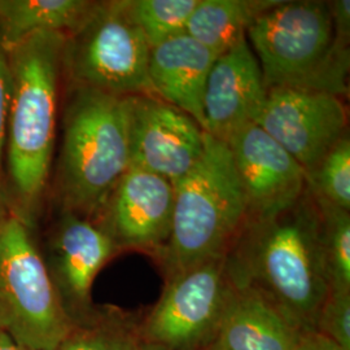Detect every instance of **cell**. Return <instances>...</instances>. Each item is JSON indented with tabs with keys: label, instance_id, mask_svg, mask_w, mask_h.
I'll return each mask as SVG.
<instances>
[{
	"label": "cell",
	"instance_id": "6da1fadb",
	"mask_svg": "<svg viewBox=\"0 0 350 350\" xmlns=\"http://www.w3.org/2000/svg\"><path fill=\"white\" fill-rule=\"evenodd\" d=\"M225 265L234 287L262 295L300 332L314 331L329 283L310 189L282 212L248 217L226 252Z\"/></svg>",
	"mask_w": 350,
	"mask_h": 350
},
{
	"label": "cell",
	"instance_id": "7a4b0ae2",
	"mask_svg": "<svg viewBox=\"0 0 350 350\" xmlns=\"http://www.w3.org/2000/svg\"><path fill=\"white\" fill-rule=\"evenodd\" d=\"M65 36L37 33L7 51L11 96L4 150L8 213L37 230L47 209L63 94Z\"/></svg>",
	"mask_w": 350,
	"mask_h": 350
},
{
	"label": "cell",
	"instance_id": "3957f363",
	"mask_svg": "<svg viewBox=\"0 0 350 350\" xmlns=\"http://www.w3.org/2000/svg\"><path fill=\"white\" fill-rule=\"evenodd\" d=\"M59 130L47 209L92 221L130 167L127 96L63 83Z\"/></svg>",
	"mask_w": 350,
	"mask_h": 350
},
{
	"label": "cell",
	"instance_id": "277c9868",
	"mask_svg": "<svg viewBox=\"0 0 350 350\" xmlns=\"http://www.w3.org/2000/svg\"><path fill=\"white\" fill-rule=\"evenodd\" d=\"M247 40L267 90L348 95L349 44L335 34L328 1H276L253 20Z\"/></svg>",
	"mask_w": 350,
	"mask_h": 350
},
{
	"label": "cell",
	"instance_id": "5b68a950",
	"mask_svg": "<svg viewBox=\"0 0 350 350\" xmlns=\"http://www.w3.org/2000/svg\"><path fill=\"white\" fill-rule=\"evenodd\" d=\"M173 185L172 232L156 258L165 279L225 256L248 217L231 152L225 140L208 133L199 161Z\"/></svg>",
	"mask_w": 350,
	"mask_h": 350
},
{
	"label": "cell",
	"instance_id": "8992f818",
	"mask_svg": "<svg viewBox=\"0 0 350 350\" xmlns=\"http://www.w3.org/2000/svg\"><path fill=\"white\" fill-rule=\"evenodd\" d=\"M150 52L144 34L129 16L126 0L99 1L88 20L65 37L63 83L114 96H154Z\"/></svg>",
	"mask_w": 350,
	"mask_h": 350
},
{
	"label": "cell",
	"instance_id": "52a82bcc",
	"mask_svg": "<svg viewBox=\"0 0 350 350\" xmlns=\"http://www.w3.org/2000/svg\"><path fill=\"white\" fill-rule=\"evenodd\" d=\"M38 248L36 231L0 217V328L20 344L53 350L72 327Z\"/></svg>",
	"mask_w": 350,
	"mask_h": 350
},
{
	"label": "cell",
	"instance_id": "ba28073f",
	"mask_svg": "<svg viewBox=\"0 0 350 350\" xmlns=\"http://www.w3.org/2000/svg\"><path fill=\"white\" fill-rule=\"evenodd\" d=\"M225 256L165 279L161 297L139 322L144 345L160 350H204L209 345L232 287Z\"/></svg>",
	"mask_w": 350,
	"mask_h": 350
},
{
	"label": "cell",
	"instance_id": "9c48e42d",
	"mask_svg": "<svg viewBox=\"0 0 350 350\" xmlns=\"http://www.w3.org/2000/svg\"><path fill=\"white\" fill-rule=\"evenodd\" d=\"M38 248L64 310L72 322L95 306L91 291L118 252L98 226L75 213L47 209L36 230Z\"/></svg>",
	"mask_w": 350,
	"mask_h": 350
},
{
	"label": "cell",
	"instance_id": "30bf717a",
	"mask_svg": "<svg viewBox=\"0 0 350 350\" xmlns=\"http://www.w3.org/2000/svg\"><path fill=\"white\" fill-rule=\"evenodd\" d=\"M174 185L161 175L130 166L92 222L120 253L139 250L157 258L173 225Z\"/></svg>",
	"mask_w": 350,
	"mask_h": 350
},
{
	"label": "cell",
	"instance_id": "8fae6325",
	"mask_svg": "<svg viewBox=\"0 0 350 350\" xmlns=\"http://www.w3.org/2000/svg\"><path fill=\"white\" fill-rule=\"evenodd\" d=\"M258 126L300 163L306 176L340 139L348 133V111L336 95L271 88Z\"/></svg>",
	"mask_w": 350,
	"mask_h": 350
},
{
	"label": "cell",
	"instance_id": "7c38bea8",
	"mask_svg": "<svg viewBox=\"0 0 350 350\" xmlns=\"http://www.w3.org/2000/svg\"><path fill=\"white\" fill-rule=\"evenodd\" d=\"M130 166L175 182L204 152L205 131L188 116L150 95L127 96Z\"/></svg>",
	"mask_w": 350,
	"mask_h": 350
},
{
	"label": "cell",
	"instance_id": "4fadbf2b",
	"mask_svg": "<svg viewBox=\"0 0 350 350\" xmlns=\"http://www.w3.org/2000/svg\"><path fill=\"white\" fill-rule=\"evenodd\" d=\"M225 142L245 195L248 217H269L300 200L308 188L305 170L261 126H241Z\"/></svg>",
	"mask_w": 350,
	"mask_h": 350
},
{
	"label": "cell",
	"instance_id": "5bb4252c",
	"mask_svg": "<svg viewBox=\"0 0 350 350\" xmlns=\"http://www.w3.org/2000/svg\"><path fill=\"white\" fill-rule=\"evenodd\" d=\"M266 98L260 64L245 38L213 64L202 104L205 133L225 140L241 126L258 124Z\"/></svg>",
	"mask_w": 350,
	"mask_h": 350
},
{
	"label": "cell",
	"instance_id": "9a60e30c",
	"mask_svg": "<svg viewBox=\"0 0 350 350\" xmlns=\"http://www.w3.org/2000/svg\"><path fill=\"white\" fill-rule=\"evenodd\" d=\"M217 56L188 34L150 49L148 77L154 96L187 113L205 131L204 94Z\"/></svg>",
	"mask_w": 350,
	"mask_h": 350
},
{
	"label": "cell",
	"instance_id": "2e32d148",
	"mask_svg": "<svg viewBox=\"0 0 350 350\" xmlns=\"http://www.w3.org/2000/svg\"><path fill=\"white\" fill-rule=\"evenodd\" d=\"M301 334L262 295L232 286L219 325L204 350H296Z\"/></svg>",
	"mask_w": 350,
	"mask_h": 350
},
{
	"label": "cell",
	"instance_id": "e0dca14e",
	"mask_svg": "<svg viewBox=\"0 0 350 350\" xmlns=\"http://www.w3.org/2000/svg\"><path fill=\"white\" fill-rule=\"evenodd\" d=\"M99 1L92 0H0V42L12 50L37 33H75Z\"/></svg>",
	"mask_w": 350,
	"mask_h": 350
},
{
	"label": "cell",
	"instance_id": "ac0fdd59",
	"mask_svg": "<svg viewBox=\"0 0 350 350\" xmlns=\"http://www.w3.org/2000/svg\"><path fill=\"white\" fill-rule=\"evenodd\" d=\"M275 0H199L186 34L218 57L247 38L253 20L275 5Z\"/></svg>",
	"mask_w": 350,
	"mask_h": 350
},
{
	"label": "cell",
	"instance_id": "d6986e66",
	"mask_svg": "<svg viewBox=\"0 0 350 350\" xmlns=\"http://www.w3.org/2000/svg\"><path fill=\"white\" fill-rule=\"evenodd\" d=\"M139 315L113 305H96L53 350H142Z\"/></svg>",
	"mask_w": 350,
	"mask_h": 350
},
{
	"label": "cell",
	"instance_id": "ffe728a7",
	"mask_svg": "<svg viewBox=\"0 0 350 350\" xmlns=\"http://www.w3.org/2000/svg\"><path fill=\"white\" fill-rule=\"evenodd\" d=\"M314 198L321 215V239L329 291H350V212L317 195Z\"/></svg>",
	"mask_w": 350,
	"mask_h": 350
},
{
	"label": "cell",
	"instance_id": "44dd1931",
	"mask_svg": "<svg viewBox=\"0 0 350 350\" xmlns=\"http://www.w3.org/2000/svg\"><path fill=\"white\" fill-rule=\"evenodd\" d=\"M199 0H126L131 20L139 26L150 49L186 33Z\"/></svg>",
	"mask_w": 350,
	"mask_h": 350
},
{
	"label": "cell",
	"instance_id": "7402d4cb",
	"mask_svg": "<svg viewBox=\"0 0 350 350\" xmlns=\"http://www.w3.org/2000/svg\"><path fill=\"white\" fill-rule=\"evenodd\" d=\"M308 188L318 198L350 212L349 131L325 153L308 176Z\"/></svg>",
	"mask_w": 350,
	"mask_h": 350
},
{
	"label": "cell",
	"instance_id": "603a6c76",
	"mask_svg": "<svg viewBox=\"0 0 350 350\" xmlns=\"http://www.w3.org/2000/svg\"><path fill=\"white\" fill-rule=\"evenodd\" d=\"M318 334L350 350V291H329L315 323Z\"/></svg>",
	"mask_w": 350,
	"mask_h": 350
},
{
	"label": "cell",
	"instance_id": "cb8c5ba5",
	"mask_svg": "<svg viewBox=\"0 0 350 350\" xmlns=\"http://www.w3.org/2000/svg\"><path fill=\"white\" fill-rule=\"evenodd\" d=\"M11 96V77L8 66L7 51L0 42V217L8 214L7 198H5V182H4V150H5V135H7V118Z\"/></svg>",
	"mask_w": 350,
	"mask_h": 350
},
{
	"label": "cell",
	"instance_id": "d4e9b609",
	"mask_svg": "<svg viewBox=\"0 0 350 350\" xmlns=\"http://www.w3.org/2000/svg\"><path fill=\"white\" fill-rule=\"evenodd\" d=\"M331 17L336 37L349 44L350 40V1L349 0H335L328 1Z\"/></svg>",
	"mask_w": 350,
	"mask_h": 350
},
{
	"label": "cell",
	"instance_id": "484cf974",
	"mask_svg": "<svg viewBox=\"0 0 350 350\" xmlns=\"http://www.w3.org/2000/svg\"><path fill=\"white\" fill-rule=\"evenodd\" d=\"M296 350H344L317 331L302 332Z\"/></svg>",
	"mask_w": 350,
	"mask_h": 350
},
{
	"label": "cell",
	"instance_id": "4316f807",
	"mask_svg": "<svg viewBox=\"0 0 350 350\" xmlns=\"http://www.w3.org/2000/svg\"><path fill=\"white\" fill-rule=\"evenodd\" d=\"M0 350H36L25 347L0 328Z\"/></svg>",
	"mask_w": 350,
	"mask_h": 350
},
{
	"label": "cell",
	"instance_id": "83f0119b",
	"mask_svg": "<svg viewBox=\"0 0 350 350\" xmlns=\"http://www.w3.org/2000/svg\"><path fill=\"white\" fill-rule=\"evenodd\" d=\"M142 350H160V349H156V348H152V347H148V345H144V344H143V347H142Z\"/></svg>",
	"mask_w": 350,
	"mask_h": 350
}]
</instances>
